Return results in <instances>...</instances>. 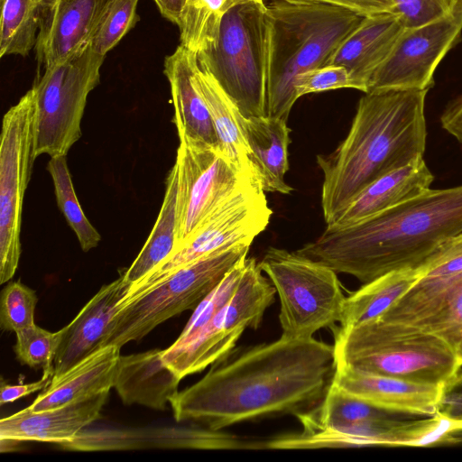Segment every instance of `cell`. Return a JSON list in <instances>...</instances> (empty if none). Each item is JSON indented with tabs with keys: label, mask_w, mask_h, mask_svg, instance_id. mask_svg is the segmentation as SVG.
<instances>
[{
	"label": "cell",
	"mask_w": 462,
	"mask_h": 462,
	"mask_svg": "<svg viewBox=\"0 0 462 462\" xmlns=\"http://www.w3.org/2000/svg\"><path fill=\"white\" fill-rule=\"evenodd\" d=\"M214 363L171 401L176 422L214 430L265 418L308 412L326 397L337 370L333 345L281 336Z\"/></svg>",
	"instance_id": "6da1fadb"
},
{
	"label": "cell",
	"mask_w": 462,
	"mask_h": 462,
	"mask_svg": "<svg viewBox=\"0 0 462 462\" xmlns=\"http://www.w3.org/2000/svg\"><path fill=\"white\" fill-rule=\"evenodd\" d=\"M462 232V185L429 189L354 225L326 227L295 251L363 283L393 271L421 268Z\"/></svg>",
	"instance_id": "7a4b0ae2"
},
{
	"label": "cell",
	"mask_w": 462,
	"mask_h": 462,
	"mask_svg": "<svg viewBox=\"0 0 462 462\" xmlns=\"http://www.w3.org/2000/svg\"><path fill=\"white\" fill-rule=\"evenodd\" d=\"M427 93L386 89L360 98L346 137L332 152L317 156L327 226L374 180L423 157Z\"/></svg>",
	"instance_id": "3957f363"
},
{
	"label": "cell",
	"mask_w": 462,
	"mask_h": 462,
	"mask_svg": "<svg viewBox=\"0 0 462 462\" xmlns=\"http://www.w3.org/2000/svg\"><path fill=\"white\" fill-rule=\"evenodd\" d=\"M267 14V116L288 121L298 100L296 78L327 65L364 16L338 6L283 0L269 4Z\"/></svg>",
	"instance_id": "277c9868"
},
{
	"label": "cell",
	"mask_w": 462,
	"mask_h": 462,
	"mask_svg": "<svg viewBox=\"0 0 462 462\" xmlns=\"http://www.w3.org/2000/svg\"><path fill=\"white\" fill-rule=\"evenodd\" d=\"M332 331L337 364L362 373L444 385L462 369L452 346L413 326L375 319Z\"/></svg>",
	"instance_id": "5b68a950"
},
{
	"label": "cell",
	"mask_w": 462,
	"mask_h": 462,
	"mask_svg": "<svg viewBox=\"0 0 462 462\" xmlns=\"http://www.w3.org/2000/svg\"><path fill=\"white\" fill-rule=\"evenodd\" d=\"M269 20L265 4L248 3L222 19L217 42L197 53L242 116H267Z\"/></svg>",
	"instance_id": "8992f818"
},
{
	"label": "cell",
	"mask_w": 462,
	"mask_h": 462,
	"mask_svg": "<svg viewBox=\"0 0 462 462\" xmlns=\"http://www.w3.org/2000/svg\"><path fill=\"white\" fill-rule=\"evenodd\" d=\"M250 244L222 248L180 267L159 283L120 309L110 324L106 346L121 349L138 341L165 320L200 301L241 260L247 257Z\"/></svg>",
	"instance_id": "52a82bcc"
},
{
	"label": "cell",
	"mask_w": 462,
	"mask_h": 462,
	"mask_svg": "<svg viewBox=\"0 0 462 462\" xmlns=\"http://www.w3.org/2000/svg\"><path fill=\"white\" fill-rule=\"evenodd\" d=\"M259 265L279 296L282 337L309 339L339 324L346 296L333 269L276 247L265 252Z\"/></svg>",
	"instance_id": "ba28073f"
},
{
	"label": "cell",
	"mask_w": 462,
	"mask_h": 462,
	"mask_svg": "<svg viewBox=\"0 0 462 462\" xmlns=\"http://www.w3.org/2000/svg\"><path fill=\"white\" fill-rule=\"evenodd\" d=\"M105 56L88 44L47 69L33 84L34 156L67 155L81 137L88 94L98 85Z\"/></svg>",
	"instance_id": "9c48e42d"
},
{
	"label": "cell",
	"mask_w": 462,
	"mask_h": 462,
	"mask_svg": "<svg viewBox=\"0 0 462 462\" xmlns=\"http://www.w3.org/2000/svg\"><path fill=\"white\" fill-rule=\"evenodd\" d=\"M275 293L259 262L246 258L241 281L230 300L189 341L163 349L162 360L182 380L223 359L246 328L260 327Z\"/></svg>",
	"instance_id": "30bf717a"
},
{
	"label": "cell",
	"mask_w": 462,
	"mask_h": 462,
	"mask_svg": "<svg viewBox=\"0 0 462 462\" xmlns=\"http://www.w3.org/2000/svg\"><path fill=\"white\" fill-rule=\"evenodd\" d=\"M272 214L264 191L254 178L250 179L215 208L166 261L133 283L122 305L205 255L240 243L251 245L265 230Z\"/></svg>",
	"instance_id": "8fae6325"
},
{
	"label": "cell",
	"mask_w": 462,
	"mask_h": 462,
	"mask_svg": "<svg viewBox=\"0 0 462 462\" xmlns=\"http://www.w3.org/2000/svg\"><path fill=\"white\" fill-rule=\"evenodd\" d=\"M32 88L4 116L0 144V283L14 275L21 253L23 197L34 156Z\"/></svg>",
	"instance_id": "7c38bea8"
},
{
	"label": "cell",
	"mask_w": 462,
	"mask_h": 462,
	"mask_svg": "<svg viewBox=\"0 0 462 462\" xmlns=\"http://www.w3.org/2000/svg\"><path fill=\"white\" fill-rule=\"evenodd\" d=\"M176 248L202 221L252 178L240 172L219 148L179 138ZM174 250V251H175Z\"/></svg>",
	"instance_id": "4fadbf2b"
},
{
	"label": "cell",
	"mask_w": 462,
	"mask_h": 462,
	"mask_svg": "<svg viewBox=\"0 0 462 462\" xmlns=\"http://www.w3.org/2000/svg\"><path fill=\"white\" fill-rule=\"evenodd\" d=\"M439 426L437 415L420 417L401 414L333 426L303 424L297 433L272 437L269 449H316L369 446L426 447L434 443Z\"/></svg>",
	"instance_id": "5bb4252c"
},
{
	"label": "cell",
	"mask_w": 462,
	"mask_h": 462,
	"mask_svg": "<svg viewBox=\"0 0 462 462\" xmlns=\"http://www.w3.org/2000/svg\"><path fill=\"white\" fill-rule=\"evenodd\" d=\"M461 32L462 19L452 14L419 26L406 27L390 55L372 76L367 92L429 91L434 85L438 65L460 40Z\"/></svg>",
	"instance_id": "9a60e30c"
},
{
	"label": "cell",
	"mask_w": 462,
	"mask_h": 462,
	"mask_svg": "<svg viewBox=\"0 0 462 462\" xmlns=\"http://www.w3.org/2000/svg\"><path fill=\"white\" fill-rule=\"evenodd\" d=\"M59 446L72 451L217 450L264 448V441H253L203 426H160L84 429L72 441Z\"/></svg>",
	"instance_id": "2e32d148"
},
{
	"label": "cell",
	"mask_w": 462,
	"mask_h": 462,
	"mask_svg": "<svg viewBox=\"0 0 462 462\" xmlns=\"http://www.w3.org/2000/svg\"><path fill=\"white\" fill-rule=\"evenodd\" d=\"M378 319L435 334L457 352L462 343V273L447 279L420 277Z\"/></svg>",
	"instance_id": "e0dca14e"
},
{
	"label": "cell",
	"mask_w": 462,
	"mask_h": 462,
	"mask_svg": "<svg viewBox=\"0 0 462 462\" xmlns=\"http://www.w3.org/2000/svg\"><path fill=\"white\" fill-rule=\"evenodd\" d=\"M109 0H51L44 12L35 51L44 69L91 43Z\"/></svg>",
	"instance_id": "ac0fdd59"
},
{
	"label": "cell",
	"mask_w": 462,
	"mask_h": 462,
	"mask_svg": "<svg viewBox=\"0 0 462 462\" xmlns=\"http://www.w3.org/2000/svg\"><path fill=\"white\" fill-rule=\"evenodd\" d=\"M110 391L65 405L33 411L27 408L0 420L1 443L38 441L61 444L101 418Z\"/></svg>",
	"instance_id": "d6986e66"
},
{
	"label": "cell",
	"mask_w": 462,
	"mask_h": 462,
	"mask_svg": "<svg viewBox=\"0 0 462 462\" xmlns=\"http://www.w3.org/2000/svg\"><path fill=\"white\" fill-rule=\"evenodd\" d=\"M131 283L123 272L100 288L77 316L61 328V339L54 358L58 376L97 349L106 346L110 324L120 309Z\"/></svg>",
	"instance_id": "ffe728a7"
},
{
	"label": "cell",
	"mask_w": 462,
	"mask_h": 462,
	"mask_svg": "<svg viewBox=\"0 0 462 462\" xmlns=\"http://www.w3.org/2000/svg\"><path fill=\"white\" fill-rule=\"evenodd\" d=\"M332 383L344 393L377 407L420 417L437 414L443 387L369 374L338 364Z\"/></svg>",
	"instance_id": "44dd1931"
},
{
	"label": "cell",
	"mask_w": 462,
	"mask_h": 462,
	"mask_svg": "<svg viewBox=\"0 0 462 462\" xmlns=\"http://www.w3.org/2000/svg\"><path fill=\"white\" fill-rule=\"evenodd\" d=\"M197 53L180 44L164 60L171 87L173 121L179 138H189L219 148L209 108L199 84Z\"/></svg>",
	"instance_id": "7402d4cb"
},
{
	"label": "cell",
	"mask_w": 462,
	"mask_h": 462,
	"mask_svg": "<svg viewBox=\"0 0 462 462\" xmlns=\"http://www.w3.org/2000/svg\"><path fill=\"white\" fill-rule=\"evenodd\" d=\"M405 28L399 14L364 16L327 64L344 66L356 89L366 93L372 76L390 55Z\"/></svg>",
	"instance_id": "603a6c76"
},
{
	"label": "cell",
	"mask_w": 462,
	"mask_h": 462,
	"mask_svg": "<svg viewBox=\"0 0 462 462\" xmlns=\"http://www.w3.org/2000/svg\"><path fill=\"white\" fill-rule=\"evenodd\" d=\"M239 122L252 174L263 190L290 194L292 188L285 181L291 143L287 121L269 116L245 117L240 114Z\"/></svg>",
	"instance_id": "cb8c5ba5"
},
{
	"label": "cell",
	"mask_w": 462,
	"mask_h": 462,
	"mask_svg": "<svg viewBox=\"0 0 462 462\" xmlns=\"http://www.w3.org/2000/svg\"><path fill=\"white\" fill-rule=\"evenodd\" d=\"M162 351L120 355L114 388L125 405L164 411L178 394L181 379L162 360Z\"/></svg>",
	"instance_id": "d4e9b609"
},
{
	"label": "cell",
	"mask_w": 462,
	"mask_h": 462,
	"mask_svg": "<svg viewBox=\"0 0 462 462\" xmlns=\"http://www.w3.org/2000/svg\"><path fill=\"white\" fill-rule=\"evenodd\" d=\"M433 180L423 157L418 158L374 180L327 227H346L396 207L428 190Z\"/></svg>",
	"instance_id": "484cf974"
},
{
	"label": "cell",
	"mask_w": 462,
	"mask_h": 462,
	"mask_svg": "<svg viewBox=\"0 0 462 462\" xmlns=\"http://www.w3.org/2000/svg\"><path fill=\"white\" fill-rule=\"evenodd\" d=\"M120 348L114 345L93 352L58 376L28 407L33 411L84 400L114 388Z\"/></svg>",
	"instance_id": "4316f807"
},
{
	"label": "cell",
	"mask_w": 462,
	"mask_h": 462,
	"mask_svg": "<svg viewBox=\"0 0 462 462\" xmlns=\"http://www.w3.org/2000/svg\"><path fill=\"white\" fill-rule=\"evenodd\" d=\"M422 273V267L393 271L364 283L346 296L337 328L346 329L380 318Z\"/></svg>",
	"instance_id": "83f0119b"
},
{
	"label": "cell",
	"mask_w": 462,
	"mask_h": 462,
	"mask_svg": "<svg viewBox=\"0 0 462 462\" xmlns=\"http://www.w3.org/2000/svg\"><path fill=\"white\" fill-rule=\"evenodd\" d=\"M178 168L174 163L166 179L163 202L144 245L132 264L122 270L131 285L166 261L176 248Z\"/></svg>",
	"instance_id": "f1b7e54d"
},
{
	"label": "cell",
	"mask_w": 462,
	"mask_h": 462,
	"mask_svg": "<svg viewBox=\"0 0 462 462\" xmlns=\"http://www.w3.org/2000/svg\"><path fill=\"white\" fill-rule=\"evenodd\" d=\"M199 84L208 103L220 151L245 175H252L242 133L241 114L215 78L200 67Z\"/></svg>",
	"instance_id": "f546056e"
},
{
	"label": "cell",
	"mask_w": 462,
	"mask_h": 462,
	"mask_svg": "<svg viewBox=\"0 0 462 462\" xmlns=\"http://www.w3.org/2000/svg\"><path fill=\"white\" fill-rule=\"evenodd\" d=\"M0 57L27 56L51 0H0Z\"/></svg>",
	"instance_id": "4dcf8cb0"
},
{
	"label": "cell",
	"mask_w": 462,
	"mask_h": 462,
	"mask_svg": "<svg viewBox=\"0 0 462 462\" xmlns=\"http://www.w3.org/2000/svg\"><path fill=\"white\" fill-rule=\"evenodd\" d=\"M248 3L264 4V0H187L178 24L180 44L196 53L213 46L225 14Z\"/></svg>",
	"instance_id": "1f68e13d"
},
{
	"label": "cell",
	"mask_w": 462,
	"mask_h": 462,
	"mask_svg": "<svg viewBox=\"0 0 462 462\" xmlns=\"http://www.w3.org/2000/svg\"><path fill=\"white\" fill-rule=\"evenodd\" d=\"M47 171L53 181L57 204L84 252L97 246L101 236L85 216L73 187L66 155L51 157Z\"/></svg>",
	"instance_id": "d6a6232c"
},
{
	"label": "cell",
	"mask_w": 462,
	"mask_h": 462,
	"mask_svg": "<svg viewBox=\"0 0 462 462\" xmlns=\"http://www.w3.org/2000/svg\"><path fill=\"white\" fill-rule=\"evenodd\" d=\"M14 351L22 365L54 375V358L61 339V329L48 331L36 324L17 332Z\"/></svg>",
	"instance_id": "836d02e7"
},
{
	"label": "cell",
	"mask_w": 462,
	"mask_h": 462,
	"mask_svg": "<svg viewBox=\"0 0 462 462\" xmlns=\"http://www.w3.org/2000/svg\"><path fill=\"white\" fill-rule=\"evenodd\" d=\"M246 258L236 263L200 301L193 310L182 332L171 346H180L189 341L230 300L241 281Z\"/></svg>",
	"instance_id": "e575fe53"
},
{
	"label": "cell",
	"mask_w": 462,
	"mask_h": 462,
	"mask_svg": "<svg viewBox=\"0 0 462 462\" xmlns=\"http://www.w3.org/2000/svg\"><path fill=\"white\" fill-rule=\"evenodd\" d=\"M138 0H109L91 41L102 56L111 51L138 21Z\"/></svg>",
	"instance_id": "d590c367"
},
{
	"label": "cell",
	"mask_w": 462,
	"mask_h": 462,
	"mask_svg": "<svg viewBox=\"0 0 462 462\" xmlns=\"http://www.w3.org/2000/svg\"><path fill=\"white\" fill-rule=\"evenodd\" d=\"M38 302L36 291L19 281L9 282L0 297V327L4 331L17 332L34 322Z\"/></svg>",
	"instance_id": "8d00e7d4"
},
{
	"label": "cell",
	"mask_w": 462,
	"mask_h": 462,
	"mask_svg": "<svg viewBox=\"0 0 462 462\" xmlns=\"http://www.w3.org/2000/svg\"><path fill=\"white\" fill-rule=\"evenodd\" d=\"M294 88L299 99L310 93L339 88L356 89V86L344 66L327 64L300 74L296 78Z\"/></svg>",
	"instance_id": "74e56055"
},
{
	"label": "cell",
	"mask_w": 462,
	"mask_h": 462,
	"mask_svg": "<svg viewBox=\"0 0 462 462\" xmlns=\"http://www.w3.org/2000/svg\"><path fill=\"white\" fill-rule=\"evenodd\" d=\"M422 278L447 279L462 273V232L445 242L422 266Z\"/></svg>",
	"instance_id": "f35d334b"
},
{
	"label": "cell",
	"mask_w": 462,
	"mask_h": 462,
	"mask_svg": "<svg viewBox=\"0 0 462 462\" xmlns=\"http://www.w3.org/2000/svg\"><path fill=\"white\" fill-rule=\"evenodd\" d=\"M406 27L419 26L452 14L453 0H393Z\"/></svg>",
	"instance_id": "ab89813d"
},
{
	"label": "cell",
	"mask_w": 462,
	"mask_h": 462,
	"mask_svg": "<svg viewBox=\"0 0 462 462\" xmlns=\"http://www.w3.org/2000/svg\"><path fill=\"white\" fill-rule=\"evenodd\" d=\"M293 4H325L342 7L362 16L383 13L399 14L393 0H283Z\"/></svg>",
	"instance_id": "60d3db41"
},
{
	"label": "cell",
	"mask_w": 462,
	"mask_h": 462,
	"mask_svg": "<svg viewBox=\"0 0 462 462\" xmlns=\"http://www.w3.org/2000/svg\"><path fill=\"white\" fill-rule=\"evenodd\" d=\"M437 415L462 422V371L445 383L438 403Z\"/></svg>",
	"instance_id": "b9f144b4"
},
{
	"label": "cell",
	"mask_w": 462,
	"mask_h": 462,
	"mask_svg": "<svg viewBox=\"0 0 462 462\" xmlns=\"http://www.w3.org/2000/svg\"><path fill=\"white\" fill-rule=\"evenodd\" d=\"M53 374H42L40 380L22 384H9L3 378L1 380L0 387V404L5 405L6 403L14 402L16 400L45 389L50 383Z\"/></svg>",
	"instance_id": "7bdbcfd3"
},
{
	"label": "cell",
	"mask_w": 462,
	"mask_h": 462,
	"mask_svg": "<svg viewBox=\"0 0 462 462\" xmlns=\"http://www.w3.org/2000/svg\"><path fill=\"white\" fill-rule=\"evenodd\" d=\"M443 129L462 143V95L450 101L440 116Z\"/></svg>",
	"instance_id": "ee69618b"
},
{
	"label": "cell",
	"mask_w": 462,
	"mask_h": 462,
	"mask_svg": "<svg viewBox=\"0 0 462 462\" xmlns=\"http://www.w3.org/2000/svg\"><path fill=\"white\" fill-rule=\"evenodd\" d=\"M161 14L170 22L179 24L187 0H153Z\"/></svg>",
	"instance_id": "f6af8a7d"
},
{
	"label": "cell",
	"mask_w": 462,
	"mask_h": 462,
	"mask_svg": "<svg viewBox=\"0 0 462 462\" xmlns=\"http://www.w3.org/2000/svg\"><path fill=\"white\" fill-rule=\"evenodd\" d=\"M452 14L462 19V0L452 1Z\"/></svg>",
	"instance_id": "bcb514c9"
},
{
	"label": "cell",
	"mask_w": 462,
	"mask_h": 462,
	"mask_svg": "<svg viewBox=\"0 0 462 462\" xmlns=\"http://www.w3.org/2000/svg\"><path fill=\"white\" fill-rule=\"evenodd\" d=\"M457 354H458L459 358H460L461 363H462V343H461L460 346L458 347Z\"/></svg>",
	"instance_id": "7dc6e473"
}]
</instances>
